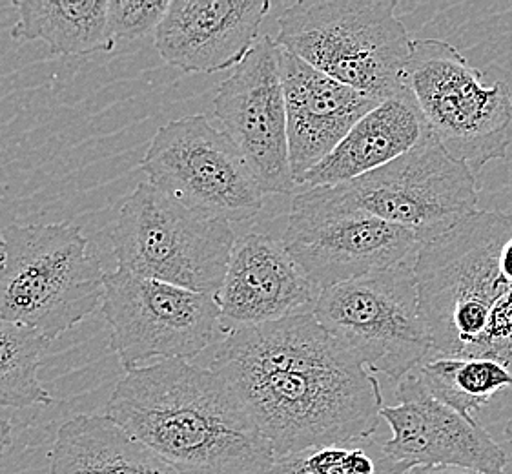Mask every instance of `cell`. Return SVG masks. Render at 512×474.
I'll list each match as a JSON object with an SVG mask.
<instances>
[{
  "instance_id": "obj_21",
  "label": "cell",
  "mask_w": 512,
  "mask_h": 474,
  "mask_svg": "<svg viewBox=\"0 0 512 474\" xmlns=\"http://www.w3.org/2000/svg\"><path fill=\"white\" fill-rule=\"evenodd\" d=\"M414 372L436 400L469 418L512 389L511 369L487 358L434 356Z\"/></svg>"
},
{
  "instance_id": "obj_8",
  "label": "cell",
  "mask_w": 512,
  "mask_h": 474,
  "mask_svg": "<svg viewBox=\"0 0 512 474\" xmlns=\"http://www.w3.org/2000/svg\"><path fill=\"white\" fill-rule=\"evenodd\" d=\"M414 259L321 290L319 325L370 372L401 382L432 358L414 278Z\"/></svg>"
},
{
  "instance_id": "obj_24",
  "label": "cell",
  "mask_w": 512,
  "mask_h": 474,
  "mask_svg": "<svg viewBox=\"0 0 512 474\" xmlns=\"http://www.w3.org/2000/svg\"><path fill=\"white\" fill-rule=\"evenodd\" d=\"M170 0L132 2V0H108V30L113 41L143 39L154 35L161 26Z\"/></svg>"
},
{
  "instance_id": "obj_10",
  "label": "cell",
  "mask_w": 512,
  "mask_h": 474,
  "mask_svg": "<svg viewBox=\"0 0 512 474\" xmlns=\"http://www.w3.org/2000/svg\"><path fill=\"white\" fill-rule=\"evenodd\" d=\"M101 309L110 327V349L126 372L154 360H194L223 329L214 296L121 268L104 276Z\"/></svg>"
},
{
  "instance_id": "obj_6",
  "label": "cell",
  "mask_w": 512,
  "mask_h": 474,
  "mask_svg": "<svg viewBox=\"0 0 512 474\" xmlns=\"http://www.w3.org/2000/svg\"><path fill=\"white\" fill-rule=\"evenodd\" d=\"M236 239L232 225L195 212L148 181L124 201L112 234L121 270L214 298Z\"/></svg>"
},
{
  "instance_id": "obj_26",
  "label": "cell",
  "mask_w": 512,
  "mask_h": 474,
  "mask_svg": "<svg viewBox=\"0 0 512 474\" xmlns=\"http://www.w3.org/2000/svg\"><path fill=\"white\" fill-rule=\"evenodd\" d=\"M13 444V429L11 423L6 420H0V445L4 447V451L10 449Z\"/></svg>"
},
{
  "instance_id": "obj_17",
  "label": "cell",
  "mask_w": 512,
  "mask_h": 474,
  "mask_svg": "<svg viewBox=\"0 0 512 474\" xmlns=\"http://www.w3.org/2000/svg\"><path fill=\"white\" fill-rule=\"evenodd\" d=\"M288 152L296 186L383 101L328 77L281 48Z\"/></svg>"
},
{
  "instance_id": "obj_23",
  "label": "cell",
  "mask_w": 512,
  "mask_h": 474,
  "mask_svg": "<svg viewBox=\"0 0 512 474\" xmlns=\"http://www.w3.org/2000/svg\"><path fill=\"white\" fill-rule=\"evenodd\" d=\"M383 444L372 438L318 445L276 458L267 474H407Z\"/></svg>"
},
{
  "instance_id": "obj_3",
  "label": "cell",
  "mask_w": 512,
  "mask_h": 474,
  "mask_svg": "<svg viewBox=\"0 0 512 474\" xmlns=\"http://www.w3.org/2000/svg\"><path fill=\"white\" fill-rule=\"evenodd\" d=\"M434 356L487 358L512 371V214L476 210L414 256Z\"/></svg>"
},
{
  "instance_id": "obj_18",
  "label": "cell",
  "mask_w": 512,
  "mask_h": 474,
  "mask_svg": "<svg viewBox=\"0 0 512 474\" xmlns=\"http://www.w3.org/2000/svg\"><path fill=\"white\" fill-rule=\"evenodd\" d=\"M429 132L409 90L379 103L332 154L303 177L301 186H338L367 176L407 154Z\"/></svg>"
},
{
  "instance_id": "obj_12",
  "label": "cell",
  "mask_w": 512,
  "mask_h": 474,
  "mask_svg": "<svg viewBox=\"0 0 512 474\" xmlns=\"http://www.w3.org/2000/svg\"><path fill=\"white\" fill-rule=\"evenodd\" d=\"M334 188L352 207L409 230L421 243L478 210L476 174L431 130L389 165Z\"/></svg>"
},
{
  "instance_id": "obj_2",
  "label": "cell",
  "mask_w": 512,
  "mask_h": 474,
  "mask_svg": "<svg viewBox=\"0 0 512 474\" xmlns=\"http://www.w3.org/2000/svg\"><path fill=\"white\" fill-rule=\"evenodd\" d=\"M106 416L179 474H267L274 447L210 367L155 361L126 372Z\"/></svg>"
},
{
  "instance_id": "obj_19",
  "label": "cell",
  "mask_w": 512,
  "mask_h": 474,
  "mask_svg": "<svg viewBox=\"0 0 512 474\" xmlns=\"http://www.w3.org/2000/svg\"><path fill=\"white\" fill-rule=\"evenodd\" d=\"M52 474H179L106 414L62 423L50 451Z\"/></svg>"
},
{
  "instance_id": "obj_22",
  "label": "cell",
  "mask_w": 512,
  "mask_h": 474,
  "mask_svg": "<svg viewBox=\"0 0 512 474\" xmlns=\"http://www.w3.org/2000/svg\"><path fill=\"white\" fill-rule=\"evenodd\" d=\"M48 345L50 341L35 330L0 316V409L53 403L39 380L42 352Z\"/></svg>"
},
{
  "instance_id": "obj_16",
  "label": "cell",
  "mask_w": 512,
  "mask_h": 474,
  "mask_svg": "<svg viewBox=\"0 0 512 474\" xmlns=\"http://www.w3.org/2000/svg\"><path fill=\"white\" fill-rule=\"evenodd\" d=\"M268 0H174L155 31L164 61L185 73L234 70L254 50Z\"/></svg>"
},
{
  "instance_id": "obj_13",
  "label": "cell",
  "mask_w": 512,
  "mask_h": 474,
  "mask_svg": "<svg viewBox=\"0 0 512 474\" xmlns=\"http://www.w3.org/2000/svg\"><path fill=\"white\" fill-rule=\"evenodd\" d=\"M214 115L226 137L245 157L263 194L296 190L288 152L287 106L276 37L257 41L217 88Z\"/></svg>"
},
{
  "instance_id": "obj_15",
  "label": "cell",
  "mask_w": 512,
  "mask_h": 474,
  "mask_svg": "<svg viewBox=\"0 0 512 474\" xmlns=\"http://www.w3.org/2000/svg\"><path fill=\"white\" fill-rule=\"evenodd\" d=\"M321 290L283 241L268 234L237 237L217 305L226 330L254 327L312 312Z\"/></svg>"
},
{
  "instance_id": "obj_11",
  "label": "cell",
  "mask_w": 512,
  "mask_h": 474,
  "mask_svg": "<svg viewBox=\"0 0 512 474\" xmlns=\"http://www.w3.org/2000/svg\"><path fill=\"white\" fill-rule=\"evenodd\" d=\"M141 166L148 183L210 219L243 223L263 208L265 194L245 157L206 115L161 126Z\"/></svg>"
},
{
  "instance_id": "obj_27",
  "label": "cell",
  "mask_w": 512,
  "mask_h": 474,
  "mask_svg": "<svg viewBox=\"0 0 512 474\" xmlns=\"http://www.w3.org/2000/svg\"><path fill=\"white\" fill-rule=\"evenodd\" d=\"M4 254H6V245H4V232H0V270L4 265Z\"/></svg>"
},
{
  "instance_id": "obj_9",
  "label": "cell",
  "mask_w": 512,
  "mask_h": 474,
  "mask_svg": "<svg viewBox=\"0 0 512 474\" xmlns=\"http://www.w3.org/2000/svg\"><path fill=\"white\" fill-rule=\"evenodd\" d=\"M281 241L319 290L410 261L421 245L409 230L343 201L334 186L294 197Z\"/></svg>"
},
{
  "instance_id": "obj_7",
  "label": "cell",
  "mask_w": 512,
  "mask_h": 474,
  "mask_svg": "<svg viewBox=\"0 0 512 474\" xmlns=\"http://www.w3.org/2000/svg\"><path fill=\"white\" fill-rule=\"evenodd\" d=\"M405 86L441 146L480 174L505 159L512 145V92L503 81L489 84L451 42L412 41Z\"/></svg>"
},
{
  "instance_id": "obj_20",
  "label": "cell",
  "mask_w": 512,
  "mask_h": 474,
  "mask_svg": "<svg viewBox=\"0 0 512 474\" xmlns=\"http://www.w3.org/2000/svg\"><path fill=\"white\" fill-rule=\"evenodd\" d=\"M13 8L19 21L11 28V39L42 41L59 57L112 52L115 41L108 30V0H17Z\"/></svg>"
},
{
  "instance_id": "obj_5",
  "label": "cell",
  "mask_w": 512,
  "mask_h": 474,
  "mask_svg": "<svg viewBox=\"0 0 512 474\" xmlns=\"http://www.w3.org/2000/svg\"><path fill=\"white\" fill-rule=\"evenodd\" d=\"M4 245L2 318L53 341L103 305L106 272L81 228L11 225L4 230Z\"/></svg>"
},
{
  "instance_id": "obj_28",
  "label": "cell",
  "mask_w": 512,
  "mask_h": 474,
  "mask_svg": "<svg viewBox=\"0 0 512 474\" xmlns=\"http://www.w3.org/2000/svg\"><path fill=\"white\" fill-rule=\"evenodd\" d=\"M503 434H505L507 442H511L512 444V416L511 420H509V422H507V425H505V429H503Z\"/></svg>"
},
{
  "instance_id": "obj_29",
  "label": "cell",
  "mask_w": 512,
  "mask_h": 474,
  "mask_svg": "<svg viewBox=\"0 0 512 474\" xmlns=\"http://www.w3.org/2000/svg\"><path fill=\"white\" fill-rule=\"evenodd\" d=\"M2 454H4V447L0 445V460H2Z\"/></svg>"
},
{
  "instance_id": "obj_14",
  "label": "cell",
  "mask_w": 512,
  "mask_h": 474,
  "mask_svg": "<svg viewBox=\"0 0 512 474\" xmlns=\"http://www.w3.org/2000/svg\"><path fill=\"white\" fill-rule=\"evenodd\" d=\"M398 403L381 407L392 438L383 447L396 462L414 467H463L482 474H507V454L474 418L441 403L416 372L403 378Z\"/></svg>"
},
{
  "instance_id": "obj_1",
  "label": "cell",
  "mask_w": 512,
  "mask_h": 474,
  "mask_svg": "<svg viewBox=\"0 0 512 474\" xmlns=\"http://www.w3.org/2000/svg\"><path fill=\"white\" fill-rule=\"evenodd\" d=\"M210 369L245 403L276 458L378 431V378L312 312L226 330Z\"/></svg>"
},
{
  "instance_id": "obj_25",
  "label": "cell",
  "mask_w": 512,
  "mask_h": 474,
  "mask_svg": "<svg viewBox=\"0 0 512 474\" xmlns=\"http://www.w3.org/2000/svg\"><path fill=\"white\" fill-rule=\"evenodd\" d=\"M407 474H482L463 467H414Z\"/></svg>"
},
{
  "instance_id": "obj_4",
  "label": "cell",
  "mask_w": 512,
  "mask_h": 474,
  "mask_svg": "<svg viewBox=\"0 0 512 474\" xmlns=\"http://www.w3.org/2000/svg\"><path fill=\"white\" fill-rule=\"evenodd\" d=\"M398 0H303L277 19L276 41L312 68L376 101L407 90L412 41Z\"/></svg>"
}]
</instances>
